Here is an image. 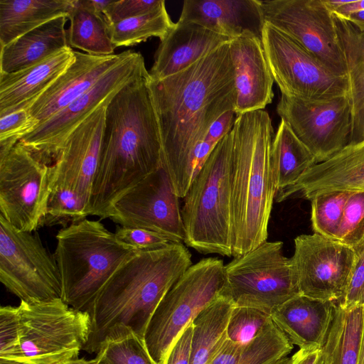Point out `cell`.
I'll list each match as a JSON object with an SVG mask.
<instances>
[{"label": "cell", "instance_id": "obj_38", "mask_svg": "<svg viewBox=\"0 0 364 364\" xmlns=\"http://www.w3.org/2000/svg\"><path fill=\"white\" fill-rule=\"evenodd\" d=\"M336 240L354 251L364 241V191H350Z\"/></svg>", "mask_w": 364, "mask_h": 364}, {"label": "cell", "instance_id": "obj_19", "mask_svg": "<svg viewBox=\"0 0 364 364\" xmlns=\"http://www.w3.org/2000/svg\"><path fill=\"white\" fill-rule=\"evenodd\" d=\"M229 49L234 68L236 116L264 109L274 97V79L262 38L247 32L231 39Z\"/></svg>", "mask_w": 364, "mask_h": 364}, {"label": "cell", "instance_id": "obj_47", "mask_svg": "<svg viewBox=\"0 0 364 364\" xmlns=\"http://www.w3.org/2000/svg\"><path fill=\"white\" fill-rule=\"evenodd\" d=\"M344 20L349 21L360 32L364 33V11L351 14Z\"/></svg>", "mask_w": 364, "mask_h": 364}, {"label": "cell", "instance_id": "obj_17", "mask_svg": "<svg viewBox=\"0 0 364 364\" xmlns=\"http://www.w3.org/2000/svg\"><path fill=\"white\" fill-rule=\"evenodd\" d=\"M290 259L301 295L338 302L349 283L356 254L336 240L314 233L294 239Z\"/></svg>", "mask_w": 364, "mask_h": 364}, {"label": "cell", "instance_id": "obj_8", "mask_svg": "<svg viewBox=\"0 0 364 364\" xmlns=\"http://www.w3.org/2000/svg\"><path fill=\"white\" fill-rule=\"evenodd\" d=\"M225 289V264L218 258L200 259L183 274L161 299L146 329L145 343L156 364L164 363L178 336Z\"/></svg>", "mask_w": 364, "mask_h": 364}, {"label": "cell", "instance_id": "obj_4", "mask_svg": "<svg viewBox=\"0 0 364 364\" xmlns=\"http://www.w3.org/2000/svg\"><path fill=\"white\" fill-rule=\"evenodd\" d=\"M230 168L232 256L267 241L277 189L271 164L272 119L264 109L236 117Z\"/></svg>", "mask_w": 364, "mask_h": 364}, {"label": "cell", "instance_id": "obj_34", "mask_svg": "<svg viewBox=\"0 0 364 364\" xmlns=\"http://www.w3.org/2000/svg\"><path fill=\"white\" fill-rule=\"evenodd\" d=\"M174 25L164 4L151 11L111 25L109 32L116 48L132 46L151 37L161 40Z\"/></svg>", "mask_w": 364, "mask_h": 364}, {"label": "cell", "instance_id": "obj_27", "mask_svg": "<svg viewBox=\"0 0 364 364\" xmlns=\"http://www.w3.org/2000/svg\"><path fill=\"white\" fill-rule=\"evenodd\" d=\"M73 0H0V48L60 16Z\"/></svg>", "mask_w": 364, "mask_h": 364}, {"label": "cell", "instance_id": "obj_20", "mask_svg": "<svg viewBox=\"0 0 364 364\" xmlns=\"http://www.w3.org/2000/svg\"><path fill=\"white\" fill-rule=\"evenodd\" d=\"M333 191H364V140L311 166L294 185L278 191L275 200L281 202L296 193L311 200Z\"/></svg>", "mask_w": 364, "mask_h": 364}, {"label": "cell", "instance_id": "obj_6", "mask_svg": "<svg viewBox=\"0 0 364 364\" xmlns=\"http://www.w3.org/2000/svg\"><path fill=\"white\" fill-rule=\"evenodd\" d=\"M232 149L231 129L213 149L184 197V242L201 254L232 256Z\"/></svg>", "mask_w": 364, "mask_h": 364}, {"label": "cell", "instance_id": "obj_23", "mask_svg": "<svg viewBox=\"0 0 364 364\" xmlns=\"http://www.w3.org/2000/svg\"><path fill=\"white\" fill-rule=\"evenodd\" d=\"M178 21L192 22L230 39L245 33L262 38L259 0H186Z\"/></svg>", "mask_w": 364, "mask_h": 364}, {"label": "cell", "instance_id": "obj_32", "mask_svg": "<svg viewBox=\"0 0 364 364\" xmlns=\"http://www.w3.org/2000/svg\"><path fill=\"white\" fill-rule=\"evenodd\" d=\"M363 323V305L345 309L336 303L326 341L331 355V364H358Z\"/></svg>", "mask_w": 364, "mask_h": 364}, {"label": "cell", "instance_id": "obj_37", "mask_svg": "<svg viewBox=\"0 0 364 364\" xmlns=\"http://www.w3.org/2000/svg\"><path fill=\"white\" fill-rule=\"evenodd\" d=\"M271 319V316L258 309L235 306L228 328V338L240 345H247L255 339Z\"/></svg>", "mask_w": 364, "mask_h": 364}, {"label": "cell", "instance_id": "obj_18", "mask_svg": "<svg viewBox=\"0 0 364 364\" xmlns=\"http://www.w3.org/2000/svg\"><path fill=\"white\" fill-rule=\"evenodd\" d=\"M107 105L95 109L70 134L57 159L50 166V190L73 191L85 203L88 215L100 164Z\"/></svg>", "mask_w": 364, "mask_h": 364}, {"label": "cell", "instance_id": "obj_24", "mask_svg": "<svg viewBox=\"0 0 364 364\" xmlns=\"http://www.w3.org/2000/svg\"><path fill=\"white\" fill-rule=\"evenodd\" d=\"M336 302L298 295L278 307L271 318L300 349L322 348L332 325Z\"/></svg>", "mask_w": 364, "mask_h": 364}, {"label": "cell", "instance_id": "obj_22", "mask_svg": "<svg viewBox=\"0 0 364 364\" xmlns=\"http://www.w3.org/2000/svg\"><path fill=\"white\" fill-rule=\"evenodd\" d=\"M231 39L192 22L175 23L160 40L149 75L161 80L188 68Z\"/></svg>", "mask_w": 364, "mask_h": 364}, {"label": "cell", "instance_id": "obj_43", "mask_svg": "<svg viewBox=\"0 0 364 364\" xmlns=\"http://www.w3.org/2000/svg\"><path fill=\"white\" fill-rule=\"evenodd\" d=\"M18 337L17 306L0 308V358L9 359L14 353Z\"/></svg>", "mask_w": 364, "mask_h": 364}, {"label": "cell", "instance_id": "obj_12", "mask_svg": "<svg viewBox=\"0 0 364 364\" xmlns=\"http://www.w3.org/2000/svg\"><path fill=\"white\" fill-rule=\"evenodd\" d=\"M262 43L274 81L282 95L320 100L348 95L346 76L334 73L287 34L266 22Z\"/></svg>", "mask_w": 364, "mask_h": 364}, {"label": "cell", "instance_id": "obj_42", "mask_svg": "<svg viewBox=\"0 0 364 364\" xmlns=\"http://www.w3.org/2000/svg\"><path fill=\"white\" fill-rule=\"evenodd\" d=\"M356 261L342 299L336 302L345 309L364 304V242L355 250Z\"/></svg>", "mask_w": 364, "mask_h": 364}, {"label": "cell", "instance_id": "obj_50", "mask_svg": "<svg viewBox=\"0 0 364 364\" xmlns=\"http://www.w3.org/2000/svg\"><path fill=\"white\" fill-rule=\"evenodd\" d=\"M0 364H31L29 363L19 361L16 360L5 359L0 358Z\"/></svg>", "mask_w": 364, "mask_h": 364}, {"label": "cell", "instance_id": "obj_14", "mask_svg": "<svg viewBox=\"0 0 364 364\" xmlns=\"http://www.w3.org/2000/svg\"><path fill=\"white\" fill-rule=\"evenodd\" d=\"M50 193V166L18 142L0 160V215L20 230L35 232Z\"/></svg>", "mask_w": 364, "mask_h": 364}, {"label": "cell", "instance_id": "obj_16", "mask_svg": "<svg viewBox=\"0 0 364 364\" xmlns=\"http://www.w3.org/2000/svg\"><path fill=\"white\" fill-rule=\"evenodd\" d=\"M179 198L162 164L125 192L108 218L120 226L151 230L171 242L182 243L185 232Z\"/></svg>", "mask_w": 364, "mask_h": 364}, {"label": "cell", "instance_id": "obj_30", "mask_svg": "<svg viewBox=\"0 0 364 364\" xmlns=\"http://www.w3.org/2000/svg\"><path fill=\"white\" fill-rule=\"evenodd\" d=\"M271 164L278 192L294 185L317 162L289 125L281 119L272 140Z\"/></svg>", "mask_w": 364, "mask_h": 364}, {"label": "cell", "instance_id": "obj_46", "mask_svg": "<svg viewBox=\"0 0 364 364\" xmlns=\"http://www.w3.org/2000/svg\"><path fill=\"white\" fill-rule=\"evenodd\" d=\"M323 2L336 17L343 19L364 11V0H323Z\"/></svg>", "mask_w": 364, "mask_h": 364}, {"label": "cell", "instance_id": "obj_13", "mask_svg": "<svg viewBox=\"0 0 364 364\" xmlns=\"http://www.w3.org/2000/svg\"><path fill=\"white\" fill-rule=\"evenodd\" d=\"M264 22L287 34L339 75L347 77L334 16L323 0L260 1Z\"/></svg>", "mask_w": 364, "mask_h": 364}, {"label": "cell", "instance_id": "obj_44", "mask_svg": "<svg viewBox=\"0 0 364 364\" xmlns=\"http://www.w3.org/2000/svg\"><path fill=\"white\" fill-rule=\"evenodd\" d=\"M192 335L191 323L173 342L163 364H190Z\"/></svg>", "mask_w": 364, "mask_h": 364}, {"label": "cell", "instance_id": "obj_15", "mask_svg": "<svg viewBox=\"0 0 364 364\" xmlns=\"http://www.w3.org/2000/svg\"><path fill=\"white\" fill-rule=\"evenodd\" d=\"M277 112L313 154L317 164L328 159L350 143L348 95L320 100L282 95Z\"/></svg>", "mask_w": 364, "mask_h": 364}, {"label": "cell", "instance_id": "obj_40", "mask_svg": "<svg viewBox=\"0 0 364 364\" xmlns=\"http://www.w3.org/2000/svg\"><path fill=\"white\" fill-rule=\"evenodd\" d=\"M114 234L119 242L139 251L155 250L171 243L166 237L141 228L118 226Z\"/></svg>", "mask_w": 364, "mask_h": 364}, {"label": "cell", "instance_id": "obj_48", "mask_svg": "<svg viewBox=\"0 0 364 364\" xmlns=\"http://www.w3.org/2000/svg\"><path fill=\"white\" fill-rule=\"evenodd\" d=\"M363 306V323L361 341L360 344V349L358 353V364H364V304Z\"/></svg>", "mask_w": 364, "mask_h": 364}, {"label": "cell", "instance_id": "obj_25", "mask_svg": "<svg viewBox=\"0 0 364 364\" xmlns=\"http://www.w3.org/2000/svg\"><path fill=\"white\" fill-rule=\"evenodd\" d=\"M74 59V50L68 46L31 67L0 73V117L28 109Z\"/></svg>", "mask_w": 364, "mask_h": 364}, {"label": "cell", "instance_id": "obj_41", "mask_svg": "<svg viewBox=\"0 0 364 364\" xmlns=\"http://www.w3.org/2000/svg\"><path fill=\"white\" fill-rule=\"evenodd\" d=\"M165 4L164 0L112 1L104 14L109 25L151 11Z\"/></svg>", "mask_w": 364, "mask_h": 364}, {"label": "cell", "instance_id": "obj_45", "mask_svg": "<svg viewBox=\"0 0 364 364\" xmlns=\"http://www.w3.org/2000/svg\"><path fill=\"white\" fill-rule=\"evenodd\" d=\"M330 350L325 343L320 348L299 349L291 357L289 364H331Z\"/></svg>", "mask_w": 364, "mask_h": 364}, {"label": "cell", "instance_id": "obj_10", "mask_svg": "<svg viewBox=\"0 0 364 364\" xmlns=\"http://www.w3.org/2000/svg\"><path fill=\"white\" fill-rule=\"evenodd\" d=\"M149 73L140 53L125 51L122 59L87 91L37 125L18 141L41 162L51 166L70 134L91 113L107 105L128 83Z\"/></svg>", "mask_w": 364, "mask_h": 364}, {"label": "cell", "instance_id": "obj_39", "mask_svg": "<svg viewBox=\"0 0 364 364\" xmlns=\"http://www.w3.org/2000/svg\"><path fill=\"white\" fill-rule=\"evenodd\" d=\"M38 124L26 109L0 117V160Z\"/></svg>", "mask_w": 364, "mask_h": 364}, {"label": "cell", "instance_id": "obj_2", "mask_svg": "<svg viewBox=\"0 0 364 364\" xmlns=\"http://www.w3.org/2000/svg\"><path fill=\"white\" fill-rule=\"evenodd\" d=\"M149 77L126 85L106 107L91 216L108 218L125 192L162 165L159 127L147 86Z\"/></svg>", "mask_w": 364, "mask_h": 364}, {"label": "cell", "instance_id": "obj_21", "mask_svg": "<svg viewBox=\"0 0 364 364\" xmlns=\"http://www.w3.org/2000/svg\"><path fill=\"white\" fill-rule=\"evenodd\" d=\"M124 54L95 55L74 50L73 63L31 105L29 114L38 125L44 122L92 87Z\"/></svg>", "mask_w": 364, "mask_h": 364}, {"label": "cell", "instance_id": "obj_28", "mask_svg": "<svg viewBox=\"0 0 364 364\" xmlns=\"http://www.w3.org/2000/svg\"><path fill=\"white\" fill-rule=\"evenodd\" d=\"M334 19L347 69L350 143H356L364 140V33L346 20L335 16Z\"/></svg>", "mask_w": 364, "mask_h": 364}, {"label": "cell", "instance_id": "obj_9", "mask_svg": "<svg viewBox=\"0 0 364 364\" xmlns=\"http://www.w3.org/2000/svg\"><path fill=\"white\" fill-rule=\"evenodd\" d=\"M280 241L264 242L225 265V294L235 306L250 307L271 316L300 295L290 258Z\"/></svg>", "mask_w": 364, "mask_h": 364}, {"label": "cell", "instance_id": "obj_29", "mask_svg": "<svg viewBox=\"0 0 364 364\" xmlns=\"http://www.w3.org/2000/svg\"><path fill=\"white\" fill-rule=\"evenodd\" d=\"M235 304L225 294L193 319L190 364H210L228 339L227 328Z\"/></svg>", "mask_w": 364, "mask_h": 364}, {"label": "cell", "instance_id": "obj_5", "mask_svg": "<svg viewBox=\"0 0 364 364\" xmlns=\"http://www.w3.org/2000/svg\"><path fill=\"white\" fill-rule=\"evenodd\" d=\"M53 255L58 267L61 299L88 313L117 268L139 252L118 240L100 220L87 218L61 228Z\"/></svg>", "mask_w": 364, "mask_h": 364}, {"label": "cell", "instance_id": "obj_11", "mask_svg": "<svg viewBox=\"0 0 364 364\" xmlns=\"http://www.w3.org/2000/svg\"><path fill=\"white\" fill-rule=\"evenodd\" d=\"M0 282L21 301L61 299L55 257L36 232L20 230L0 215Z\"/></svg>", "mask_w": 364, "mask_h": 364}, {"label": "cell", "instance_id": "obj_36", "mask_svg": "<svg viewBox=\"0 0 364 364\" xmlns=\"http://www.w3.org/2000/svg\"><path fill=\"white\" fill-rule=\"evenodd\" d=\"M87 216V206L78 195L67 189H55L50 191L46 211L39 228L59 225L66 227Z\"/></svg>", "mask_w": 364, "mask_h": 364}, {"label": "cell", "instance_id": "obj_49", "mask_svg": "<svg viewBox=\"0 0 364 364\" xmlns=\"http://www.w3.org/2000/svg\"><path fill=\"white\" fill-rule=\"evenodd\" d=\"M63 364H96L92 360H86L85 358H76L69 360Z\"/></svg>", "mask_w": 364, "mask_h": 364}, {"label": "cell", "instance_id": "obj_3", "mask_svg": "<svg viewBox=\"0 0 364 364\" xmlns=\"http://www.w3.org/2000/svg\"><path fill=\"white\" fill-rule=\"evenodd\" d=\"M183 243L139 251L104 285L88 314L91 332L83 350L96 353L108 330L123 323L144 338L149 322L165 294L192 265Z\"/></svg>", "mask_w": 364, "mask_h": 364}, {"label": "cell", "instance_id": "obj_51", "mask_svg": "<svg viewBox=\"0 0 364 364\" xmlns=\"http://www.w3.org/2000/svg\"><path fill=\"white\" fill-rule=\"evenodd\" d=\"M290 358L286 357L275 363L274 364H289Z\"/></svg>", "mask_w": 364, "mask_h": 364}, {"label": "cell", "instance_id": "obj_33", "mask_svg": "<svg viewBox=\"0 0 364 364\" xmlns=\"http://www.w3.org/2000/svg\"><path fill=\"white\" fill-rule=\"evenodd\" d=\"M92 360L96 364H156L144 338L123 323L108 330Z\"/></svg>", "mask_w": 364, "mask_h": 364}, {"label": "cell", "instance_id": "obj_35", "mask_svg": "<svg viewBox=\"0 0 364 364\" xmlns=\"http://www.w3.org/2000/svg\"><path fill=\"white\" fill-rule=\"evenodd\" d=\"M350 193V191H333L311 200V220L314 233L336 240Z\"/></svg>", "mask_w": 364, "mask_h": 364}, {"label": "cell", "instance_id": "obj_7", "mask_svg": "<svg viewBox=\"0 0 364 364\" xmlns=\"http://www.w3.org/2000/svg\"><path fill=\"white\" fill-rule=\"evenodd\" d=\"M18 337L9 359L31 364H63L79 358L91 332L90 316L62 299L21 301Z\"/></svg>", "mask_w": 364, "mask_h": 364}, {"label": "cell", "instance_id": "obj_1", "mask_svg": "<svg viewBox=\"0 0 364 364\" xmlns=\"http://www.w3.org/2000/svg\"><path fill=\"white\" fill-rule=\"evenodd\" d=\"M147 86L159 127L162 164L176 193L184 198L192 183L189 167L195 148L221 115L235 108L229 43L174 75L157 80L149 77Z\"/></svg>", "mask_w": 364, "mask_h": 364}, {"label": "cell", "instance_id": "obj_26", "mask_svg": "<svg viewBox=\"0 0 364 364\" xmlns=\"http://www.w3.org/2000/svg\"><path fill=\"white\" fill-rule=\"evenodd\" d=\"M68 17L60 16L0 48V73H11L37 64L69 46L65 28Z\"/></svg>", "mask_w": 364, "mask_h": 364}, {"label": "cell", "instance_id": "obj_31", "mask_svg": "<svg viewBox=\"0 0 364 364\" xmlns=\"http://www.w3.org/2000/svg\"><path fill=\"white\" fill-rule=\"evenodd\" d=\"M67 30L68 46L95 55H110L115 49L109 36L110 26L105 14L96 13L82 0H73Z\"/></svg>", "mask_w": 364, "mask_h": 364}]
</instances>
